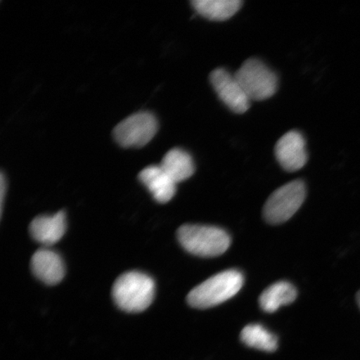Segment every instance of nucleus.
Segmentation results:
<instances>
[{
  "mask_svg": "<svg viewBox=\"0 0 360 360\" xmlns=\"http://www.w3.org/2000/svg\"><path fill=\"white\" fill-rule=\"evenodd\" d=\"M160 166L175 184L184 181L195 173L191 156L180 148L169 150Z\"/></svg>",
  "mask_w": 360,
  "mask_h": 360,
  "instance_id": "obj_12",
  "label": "nucleus"
},
{
  "mask_svg": "<svg viewBox=\"0 0 360 360\" xmlns=\"http://www.w3.org/2000/svg\"><path fill=\"white\" fill-rule=\"evenodd\" d=\"M210 79L220 100L229 109L237 114H244L250 109V100L235 75L219 68L210 74Z\"/></svg>",
  "mask_w": 360,
  "mask_h": 360,
  "instance_id": "obj_7",
  "label": "nucleus"
},
{
  "mask_svg": "<svg viewBox=\"0 0 360 360\" xmlns=\"http://www.w3.org/2000/svg\"><path fill=\"white\" fill-rule=\"evenodd\" d=\"M179 244L200 257L212 258L226 252L231 238L224 229L208 225L184 224L177 231Z\"/></svg>",
  "mask_w": 360,
  "mask_h": 360,
  "instance_id": "obj_3",
  "label": "nucleus"
},
{
  "mask_svg": "<svg viewBox=\"0 0 360 360\" xmlns=\"http://www.w3.org/2000/svg\"><path fill=\"white\" fill-rule=\"evenodd\" d=\"M158 122L148 112H136L116 126L114 135L119 145L125 148H141L155 137Z\"/></svg>",
  "mask_w": 360,
  "mask_h": 360,
  "instance_id": "obj_6",
  "label": "nucleus"
},
{
  "mask_svg": "<svg viewBox=\"0 0 360 360\" xmlns=\"http://www.w3.org/2000/svg\"><path fill=\"white\" fill-rule=\"evenodd\" d=\"M306 197L305 184L301 180L288 183L269 196L264 206V218L270 224L289 220L299 210Z\"/></svg>",
  "mask_w": 360,
  "mask_h": 360,
  "instance_id": "obj_4",
  "label": "nucleus"
},
{
  "mask_svg": "<svg viewBox=\"0 0 360 360\" xmlns=\"http://www.w3.org/2000/svg\"><path fill=\"white\" fill-rule=\"evenodd\" d=\"M296 298L295 287L289 282L280 281L262 292L259 297V305L264 312L274 313L281 306L294 302Z\"/></svg>",
  "mask_w": 360,
  "mask_h": 360,
  "instance_id": "obj_13",
  "label": "nucleus"
},
{
  "mask_svg": "<svg viewBox=\"0 0 360 360\" xmlns=\"http://www.w3.org/2000/svg\"><path fill=\"white\" fill-rule=\"evenodd\" d=\"M139 177L157 202L165 204L173 199L177 184L168 176L160 166H148L139 173Z\"/></svg>",
  "mask_w": 360,
  "mask_h": 360,
  "instance_id": "obj_11",
  "label": "nucleus"
},
{
  "mask_svg": "<svg viewBox=\"0 0 360 360\" xmlns=\"http://www.w3.org/2000/svg\"><path fill=\"white\" fill-rule=\"evenodd\" d=\"M31 269L36 277L49 285H55L65 276L64 261L56 252L40 249L31 259Z\"/></svg>",
  "mask_w": 360,
  "mask_h": 360,
  "instance_id": "obj_9",
  "label": "nucleus"
},
{
  "mask_svg": "<svg viewBox=\"0 0 360 360\" xmlns=\"http://www.w3.org/2000/svg\"><path fill=\"white\" fill-rule=\"evenodd\" d=\"M244 276L236 269L225 270L193 289L187 296L193 308L208 309L233 298L244 285Z\"/></svg>",
  "mask_w": 360,
  "mask_h": 360,
  "instance_id": "obj_2",
  "label": "nucleus"
},
{
  "mask_svg": "<svg viewBox=\"0 0 360 360\" xmlns=\"http://www.w3.org/2000/svg\"><path fill=\"white\" fill-rule=\"evenodd\" d=\"M356 300H357V304L359 305V307L360 309V290L357 292Z\"/></svg>",
  "mask_w": 360,
  "mask_h": 360,
  "instance_id": "obj_17",
  "label": "nucleus"
},
{
  "mask_svg": "<svg viewBox=\"0 0 360 360\" xmlns=\"http://www.w3.org/2000/svg\"><path fill=\"white\" fill-rule=\"evenodd\" d=\"M6 186L7 184L6 179H4V174H1V178H0V201H1V215L3 214L4 196H6V193L7 191Z\"/></svg>",
  "mask_w": 360,
  "mask_h": 360,
  "instance_id": "obj_16",
  "label": "nucleus"
},
{
  "mask_svg": "<svg viewBox=\"0 0 360 360\" xmlns=\"http://www.w3.org/2000/svg\"><path fill=\"white\" fill-rule=\"evenodd\" d=\"M193 7L210 20L224 21L235 15L242 6L240 0H195Z\"/></svg>",
  "mask_w": 360,
  "mask_h": 360,
  "instance_id": "obj_14",
  "label": "nucleus"
},
{
  "mask_svg": "<svg viewBox=\"0 0 360 360\" xmlns=\"http://www.w3.org/2000/svg\"><path fill=\"white\" fill-rule=\"evenodd\" d=\"M235 76L250 101L267 100L276 92V75L257 58L247 60Z\"/></svg>",
  "mask_w": 360,
  "mask_h": 360,
  "instance_id": "obj_5",
  "label": "nucleus"
},
{
  "mask_svg": "<svg viewBox=\"0 0 360 360\" xmlns=\"http://www.w3.org/2000/svg\"><path fill=\"white\" fill-rule=\"evenodd\" d=\"M155 283L148 274L139 271L124 273L117 278L112 295L115 304L125 312L145 311L155 298Z\"/></svg>",
  "mask_w": 360,
  "mask_h": 360,
  "instance_id": "obj_1",
  "label": "nucleus"
},
{
  "mask_svg": "<svg viewBox=\"0 0 360 360\" xmlns=\"http://www.w3.org/2000/svg\"><path fill=\"white\" fill-rule=\"evenodd\" d=\"M66 231V216L60 211L52 216H38L30 225V232L34 240L44 245L56 244Z\"/></svg>",
  "mask_w": 360,
  "mask_h": 360,
  "instance_id": "obj_10",
  "label": "nucleus"
},
{
  "mask_svg": "<svg viewBox=\"0 0 360 360\" xmlns=\"http://www.w3.org/2000/svg\"><path fill=\"white\" fill-rule=\"evenodd\" d=\"M240 339L249 347L267 352H274L278 348L277 337L257 323H252L243 328Z\"/></svg>",
  "mask_w": 360,
  "mask_h": 360,
  "instance_id": "obj_15",
  "label": "nucleus"
},
{
  "mask_svg": "<svg viewBox=\"0 0 360 360\" xmlns=\"http://www.w3.org/2000/svg\"><path fill=\"white\" fill-rule=\"evenodd\" d=\"M276 156L283 169L289 172L302 169L308 160L303 135L295 130L283 134L276 143Z\"/></svg>",
  "mask_w": 360,
  "mask_h": 360,
  "instance_id": "obj_8",
  "label": "nucleus"
}]
</instances>
